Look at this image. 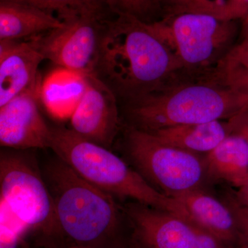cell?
I'll list each match as a JSON object with an SVG mask.
<instances>
[{
  "label": "cell",
  "instance_id": "1",
  "mask_svg": "<svg viewBox=\"0 0 248 248\" xmlns=\"http://www.w3.org/2000/svg\"><path fill=\"white\" fill-rule=\"evenodd\" d=\"M183 72L146 23L125 16L110 19L103 34L96 76L128 101L179 81Z\"/></svg>",
  "mask_w": 248,
  "mask_h": 248
},
{
  "label": "cell",
  "instance_id": "5",
  "mask_svg": "<svg viewBox=\"0 0 248 248\" xmlns=\"http://www.w3.org/2000/svg\"><path fill=\"white\" fill-rule=\"evenodd\" d=\"M146 25L170 50L183 73L190 76H210L232 47L236 33L234 20L192 13L166 16Z\"/></svg>",
  "mask_w": 248,
  "mask_h": 248
},
{
  "label": "cell",
  "instance_id": "25",
  "mask_svg": "<svg viewBox=\"0 0 248 248\" xmlns=\"http://www.w3.org/2000/svg\"><path fill=\"white\" fill-rule=\"evenodd\" d=\"M236 200L240 203L248 207V181L244 186L238 187L237 191L234 192Z\"/></svg>",
  "mask_w": 248,
  "mask_h": 248
},
{
  "label": "cell",
  "instance_id": "27",
  "mask_svg": "<svg viewBox=\"0 0 248 248\" xmlns=\"http://www.w3.org/2000/svg\"><path fill=\"white\" fill-rule=\"evenodd\" d=\"M242 35L245 37L248 34V14L246 17L243 19L242 23Z\"/></svg>",
  "mask_w": 248,
  "mask_h": 248
},
{
  "label": "cell",
  "instance_id": "9",
  "mask_svg": "<svg viewBox=\"0 0 248 248\" xmlns=\"http://www.w3.org/2000/svg\"><path fill=\"white\" fill-rule=\"evenodd\" d=\"M122 208L135 239L144 248H230L213 234L172 213L135 202Z\"/></svg>",
  "mask_w": 248,
  "mask_h": 248
},
{
  "label": "cell",
  "instance_id": "7",
  "mask_svg": "<svg viewBox=\"0 0 248 248\" xmlns=\"http://www.w3.org/2000/svg\"><path fill=\"white\" fill-rule=\"evenodd\" d=\"M0 198L28 229L46 236L58 234L53 200L43 174L23 153L1 151Z\"/></svg>",
  "mask_w": 248,
  "mask_h": 248
},
{
  "label": "cell",
  "instance_id": "2",
  "mask_svg": "<svg viewBox=\"0 0 248 248\" xmlns=\"http://www.w3.org/2000/svg\"><path fill=\"white\" fill-rule=\"evenodd\" d=\"M55 207L58 234L71 246L111 248L124 215L113 196L81 177L56 156L42 171Z\"/></svg>",
  "mask_w": 248,
  "mask_h": 248
},
{
  "label": "cell",
  "instance_id": "13",
  "mask_svg": "<svg viewBox=\"0 0 248 248\" xmlns=\"http://www.w3.org/2000/svg\"><path fill=\"white\" fill-rule=\"evenodd\" d=\"M182 203L190 217L192 224L200 227L229 246L241 248V238L232 212L224 202L202 192L200 189L171 197Z\"/></svg>",
  "mask_w": 248,
  "mask_h": 248
},
{
  "label": "cell",
  "instance_id": "10",
  "mask_svg": "<svg viewBox=\"0 0 248 248\" xmlns=\"http://www.w3.org/2000/svg\"><path fill=\"white\" fill-rule=\"evenodd\" d=\"M42 80L0 107V145L15 150L50 148L52 128L39 110Z\"/></svg>",
  "mask_w": 248,
  "mask_h": 248
},
{
  "label": "cell",
  "instance_id": "22",
  "mask_svg": "<svg viewBox=\"0 0 248 248\" xmlns=\"http://www.w3.org/2000/svg\"><path fill=\"white\" fill-rule=\"evenodd\" d=\"M224 203L236 219L241 238V248H248V207L240 203L232 192H227Z\"/></svg>",
  "mask_w": 248,
  "mask_h": 248
},
{
  "label": "cell",
  "instance_id": "8",
  "mask_svg": "<svg viewBox=\"0 0 248 248\" xmlns=\"http://www.w3.org/2000/svg\"><path fill=\"white\" fill-rule=\"evenodd\" d=\"M110 19L81 14L62 18L63 27L42 36L46 60L86 76H96L101 41Z\"/></svg>",
  "mask_w": 248,
  "mask_h": 248
},
{
  "label": "cell",
  "instance_id": "14",
  "mask_svg": "<svg viewBox=\"0 0 248 248\" xmlns=\"http://www.w3.org/2000/svg\"><path fill=\"white\" fill-rule=\"evenodd\" d=\"M54 14L17 1L0 0V41L18 40L63 27Z\"/></svg>",
  "mask_w": 248,
  "mask_h": 248
},
{
  "label": "cell",
  "instance_id": "26",
  "mask_svg": "<svg viewBox=\"0 0 248 248\" xmlns=\"http://www.w3.org/2000/svg\"><path fill=\"white\" fill-rule=\"evenodd\" d=\"M240 0H228V8H229L230 16L232 20H237L236 17V9Z\"/></svg>",
  "mask_w": 248,
  "mask_h": 248
},
{
  "label": "cell",
  "instance_id": "24",
  "mask_svg": "<svg viewBox=\"0 0 248 248\" xmlns=\"http://www.w3.org/2000/svg\"><path fill=\"white\" fill-rule=\"evenodd\" d=\"M231 133L242 135L248 141V109L228 121Z\"/></svg>",
  "mask_w": 248,
  "mask_h": 248
},
{
  "label": "cell",
  "instance_id": "3",
  "mask_svg": "<svg viewBox=\"0 0 248 248\" xmlns=\"http://www.w3.org/2000/svg\"><path fill=\"white\" fill-rule=\"evenodd\" d=\"M131 126L151 132L184 124L230 120L248 109V98L219 81H179L127 102Z\"/></svg>",
  "mask_w": 248,
  "mask_h": 248
},
{
  "label": "cell",
  "instance_id": "20",
  "mask_svg": "<svg viewBox=\"0 0 248 248\" xmlns=\"http://www.w3.org/2000/svg\"><path fill=\"white\" fill-rule=\"evenodd\" d=\"M112 14L128 16L145 23L164 17L161 0H107Z\"/></svg>",
  "mask_w": 248,
  "mask_h": 248
},
{
  "label": "cell",
  "instance_id": "4",
  "mask_svg": "<svg viewBox=\"0 0 248 248\" xmlns=\"http://www.w3.org/2000/svg\"><path fill=\"white\" fill-rule=\"evenodd\" d=\"M50 148L81 177L115 198L131 199L192 223L182 203L156 190L110 150L84 140L71 128H52Z\"/></svg>",
  "mask_w": 248,
  "mask_h": 248
},
{
  "label": "cell",
  "instance_id": "12",
  "mask_svg": "<svg viewBox=\"0 0 248 248\" xmlns=\"http://www.w3.org/2000/svg\"><path fill=\"white\" fill-rule=\"evenodd\" d=\"M45 34V33H44ZM44 34L24 42L0 41V107L30 89L41 78Z\"/></svg>",
  "mask_w": 248,
  "mask_h": 248
},
{
  "label": "cell",
  "instance_id": "28",
  "mask_svg": "<svg viewBox=\"0 0 248 248\" xmlns=\"http://www.w3.org/2000/svg\"><path fill=\"white\" fill-rule=\"evenodd\" d=\"M66 248H85V247H79V246H68Z\"/></svg>",
  "mask_w": 248,
  "mask_h": 248
},
{
  "label": "cell",
  "instance_id": "21",
  "mask_svg": "<svg viewBox=\"0 0 248 248\" xmlns=\"http://www.w3.org/2000/svg\"><path fill=\"white\" fill-rule=\"evenodd\" d=\"M245 71H248V34L239 44L232 47L217 65L211 77L218 79Z\"/></svg>",
  "mask_w": 248,
  "mask_h": 248
},
{
  "label": "cell",
  "instance_id": "16",
  "mask_svg": "<svg viewBox=\"0 0 248 248\" xmlns=\"http://www.w3.org/2000/svg\"><path fill=\"white\" fill-rule=\"evenodd\" d=\"M205 170L214 179L235 187L248 181V141L242 135L231 133L203 159Z\"/></svg>",
  "mask_w": 248,
  "mask_h": 248
},
{
  "label": "cell",
  "instance_id": "15",
  "mask_svg": "<svg viewBox=\"0 0 248 248\" xmlns=\"http://www.w3.org/2000/svg\"><path fill=\"white\" fill-rule=\"evenodd\" d=\"M88 86V76L59 67L42 81L40 99L55 118H71Z\"/></svg>",
  "mask_w": 248,
  "mask_h": 248
},
{
  "label": "cell",
  "instance_id": "6",
  "mask_svg": "<svg viewBox=\"0 0 248 248\" xmlns=\"http://www.w3.org/2000/svg\"><path fill=\"white\" fill-rule=\"evenodd\" d=\"M125 133L127 156L155 188L170 197L200 189L206 170L197 154L166 144L131 125Z\"/></svg>",
  "mask_w": 248,
  "mask_h": 248
},
{
  "label": "cell",
  "instance_id": "11",
  "mask_svg": "<svg viewBox=\"0 0 248 248\" xmlns=\"http://www.w3.org/2000/svg\"><path fill=\"white\" fill-rule=\"evenodd\" d=\"M71 130L84 140L109 148L120 131L117 95L97 76L88 86L71 117Z\"/></svg>",
  "mask_w": 248,
  "mask_h": 248
},
{
  "label": "cell",
  "instance_id": "23",
  "mask_svg": "<svg viewBox=\"0 0 248 248\" xmlns=\"http://www.w3.org/2000/svg\"><path fill=\"white\" fill-rule=\"evenodd\" d=\"M218 80L248 98V71L228 75Z\"/></svg>",
  "mask_w": 248,
  "mask_h": 248
},
{
  "label": "cell",
  "instance_id": "19",
  "mask_svg": "<svg viewBox=\"0 0 248 248\" xmlns=\"http://www.w3.org/2000/svg\"><path fill=\"white\" fill-rule=\"evenodd\" d=\"M161 4L164 17L192 13L211 15L221 19L232 20L228 0H161Z\"/></svg>",
  "mask_w": 248,
  "mask_h": 248
},
{
  "label": "cell",
  "instance_id": "17",
  "mask_svg": "<svg viewBox=\"0 0 248 248\" xmlns=\"http://www.w3.org/2000/svg\"><path fill=\"white\" fill-rule=\"evenodd\" d=\"M149 133L170 146L195 154H208L230 135L231 131L228 122L218 120L174 125Z\"/></svg>",
  "mask_w": 248,
  "mask_h": 248
},
{
  "label": "cell",
  "instance_id": "18",
  "mask_svg": "<svg viewBox=\"0 0 248 248\" xmlns=\"http://www.w3.org/2000/svg\"><path fill=\"white\" fill-rule=\"evenodd\" d=\"M33 5L48 12L56 13L58 18L72 14L91 15L104 18H110L113 14L107 0H17Z\"/></svg>",
  "mask_w": 248,
  "mask_h": 248
}]
</instances>
